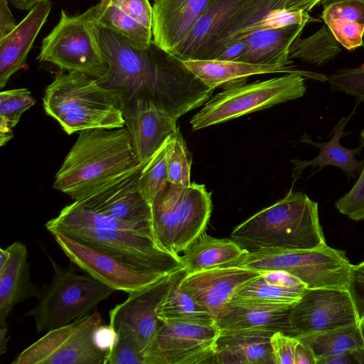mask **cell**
I'll list each match as a JSON object with an SVG mask.
<instances>
[{
	"mask_svg": "<svg viewBox=\"0 0 364 364\" xmlns=\"http://www.w3.org/2000/svg\"><path fill=\"white\" fill-rule=\"evenodd\" d=\"M359 317L348 289H306L291 307V336L301 337L358 323Z\"/></svg>",
	"mask_w": 364,
	"mask_h": 364,
	"instance_id": "13",
	"label": "cell"
},
{
	"mask_svg": "<svg viewBox=\"0 0 364 364\" xmlns=\"http://www.w3.org/2000/svg\"><path fill=\"white\" fill-rule=\"evenodd\" d=\"M363 46H364V40H363Z\"/></svg>",
	"mask_w": 364,
	"mask_h": 364,
	"instance_id": "57",
	"label": "cell"
},
{
	"mask_svg": "<svg viewBox=\"0 0 364 364\" xmlns=\"http://www.w3.org/2000/svg\"><path fill=\"white\" fill-rule=\"evenodd\" d=\"M50 233L67 228L124 230L154 236L152 221H125L90 210L77 201L65 206L45 225Z\"/></svg>",
	"mask_w": 364,
	"mask_h": 364,
	"instance_id": "28",
	"label": "cell"
},
{
	"mask_svg": "<svg viewBox=\"0 0 364 364\" xmlns=\"http://www.w3.org/2000/svg\"><path fill=\"white\" fill-rule=\"evenodd\" d=\"M355 306L360 318L364 314V262L353 264L348 285Z\"/></svg>",
	"mask_w": 364,
	"mask_h": 364,
	"instance_id": "44",
	"label": "cell"
},
{
	"mask_svg": "<svg viewBox=\"0 0 364 364\" xmlns=\"http://www.w3.org/2000/svg\"><path fill=\"white\" fill-rule=\"evenodd\" d=\"M247 50L244 40L232 42L226 46L220 52L217 59L225 61H240Z\"/></svg>",
	"mask_w": 364,
	"mask_h": 364,
	"instance_id": "47",
	"label": "cell"
},
{
	"mask_svg": "<svg viewBox=\"0 0 364 364\" xmlns=\"http://www.w3.org/2000/svg\"><path fill=\"white\" fill-rule=\"evenodd\" d=\"M327 80L333 90L353 95L358 101L364 100V64L337 70Z\"/></svg>",
	"mask_w": 364,
	"mask_h": 364,
	"instance_id": "40",
	"label": "cell"
},
{
	"mask_svg": "<svg viewBox=\"0 0 364 364\" xmlns=\"http://www.w3.org/2000/svg\"><path fill=\"white\" fill-rule=\"evenodd\" d=\"M94 31L108 66L107 73L97 80L103 87L118 91L123 105L133 98L145 97L178 120L211 97L213 89L182 60L154 41L146 49L138 50L95 21Z\"/></svg>",
	"mask_w": 364,
	"mask_h": 364,
	"instance_id": "1",
	"label": "cell"
},
{
	"mask_svg": "<svg viewBox=\"0 0 364 364\" xmlns=\"http://www.w3.org/2000/svg\"><path fill=\"white\" fill-rule=\"evenodd\" d=\"M251 0H214L173 54L182 60H203L210 48Z\"/></svg>",
	"mask_w": 364,
	"mask_h": 364,
	"instance_id": "21",
	"label": "cell"
},
{
	"mask_svg": "<svg viewBox=\"0 0 364 364\" xmlns=\"http://www.w3.org/2000/svg\"><path fill=\"white\" fill-rule=\"evenodd\" d=\"M262 275L248 283L232 299L254 304L292 307L307 289L280 286L265 280Z\"/></svg>",
	"mask_w": 364,
	"mask_h": 364,
	"instance_id": "34",
	"label": "cell"
},
{
	"mask_svg": "<svg viewBox=\"0 0 364 364\" xmlns=\"http://www.w3.org/2000/svg\"><path fill=\"white\" fill-rule=\"evenodd\" d=\"M306 23L277 29L258 30L241 40L247 50L240 61L261 65H291L289 53L292 43L301 36Z\"/></svg>",
	"mask_w": 364,
	"mask_h": 364,
	"instance_id": "27",
	"label": "cell"
},
{
	"mask_svg": "<svg viewBox=\"0 0 364 364\" xmlns=\"http://www.w3.org/2000/svg\"><path fill=\"white\" fill-rule=\"evenodd\" d=\"M214 0H156L153 7V41L173 54Z\"/></svg>",
	"mask_w": 364,
	"mask_h": 364,
	"instance_id": "20",
	"label": "cell"
},
{
	"mask_svg": "<svg viewBox=\"0 0 364 364\" xmlns=\"http://www.w3.org/2000/svg\"><path fill=\"white\" fill-rule=\"evenodd\" d=\"M291 309L232 299L215 323L220 331L257 330L291 335L289 325Z\"/></svg>",
	"mask_w": 364,
	"mask_h": 364,
	"instance_id": "25",
	"label": "cell"
},
{
	"mask_svg": "<svg viewBox=\"0 0 364 364\" xmlns=\"http://www.w3.org/2000/svg\"><path fill=\"white\" fill-rule=\"evenodd\" d=\"M340 1H343V0H322V1L321 2V4L323 5V6H327L332 3Z\"/></svg>",
	"mask_w": 364,
	"mask_h": 364,
	"instance_id": "55",
	"label": "cell"
},
{
	"mask_svg": "<svg viewBox=\"0 0 364 364\" xmlns=\"http://www.w3.org/2000/svg\"><path fill=\"white\" fill-rule=\"evenodd\" d=\"M363 262H364V260H363Z\"/></svg>",
	"mask_w": 364,
	"mask_h": 364,
	"instance_id": "60",
	"label": "cell"
},
{
	"mask_svg": "<svg viewBox=\"0 0 364 364\" xmlns=\"http://www.w3.org/2000/svg\"><path fill=\"white\" fill-rule=\"evenodd\" d=\"M140 164L125 127L84 129L56 173L53 188L77 200L121 178Z\"/></svg>",
	"mask_w": 364,
	"mask_h": 364,
	"instance_id": "2",
	"label": "cell"
},
{
	"mask_svg": "<svg viewBox=\"0 0 364 364\" xmlns=\"http://www.w3.org/2000/svg\"><path fill=\"white\" fill-rule=\"evenodd\" d=\"M7 248L9 259L0 269V326L6 324V319L16 305L31 297L38 299L41 291L31 278L26 245L16 241Z\"/></svg>",
	"mask_w": 364,
	"mask_h": 364,
	"instance_id": "23",
	"label": "cell"
},
{
	"mask_svg": "<svg viewBox=\"0 0 364 364\" xmlns=\"http://www.w3.org/2000/svg\"><path fill=\"white\" fill-rule=\"evenodd\" d=\"M176 272L164 276L144 289L129 293L124 301L109 311V326L114 330L123 326L131 331L142 355L162 325L163 322L158 317V309Z\"/></svg>",
	"mask_w": 364,
	"mask_h": 364,
	"instance_id": "15",
	"label": "cell"
},
{
	"mask_svg": "<svg viewBox=\"0 0 364 364\" xmlns=\"http://www.w3.org/2000/svg\"><path fill=\"white\" fill-rule=\"evenodd\" d=\"M9 0H0V39L12 32L18 24L9 7Z\"/></svg>",
	"mask_w": 364,
	"mask_h": 364,
	"instance_id": "46",
	"label": "cell"
},
{
	"mask_svg": "<svg viewBox=\"0 0 364 364\" xmlns=\"http://www.w3.org/2000/svg\"><path fill=\"white\" fill-rule=\"evenodd\" d=\"M348 364L364 363V348H360L349 353L323 360L321 364Z\"/></svg>",
	"mask_w": 364,
	"mask_h": 364,
	"instance_id": "48",
	"label": "cell"
},
{
	"mask_svg": "<svg viewBox=\"0 0 364 364\" xmlns=\"http://www.w3.org/2000/svg\"><path fill=\"white\" fill-rule=\"evenodd\" d=\"M15 8L21 10L28 11L33 9L36 4L39 2L38 0H9Z\"/></svg>",
	"mask_w": 364,
	"mask_h": 364,
	"instance_id": "52",
	"label": "cell"
},
{
	"mask_svg": "<svg viewBox=\"0 0 364 364\" xmlns=\"http://www.w3.org/2000/svg\"><path fill=\"white\" fill-rule=\"evenodd\" d=\"M273 333L257 330L220 331L213 364H274L270 343Z\"/></svg>",
	"mask_w": 364,
	"mask_h": 364,
	"instance_id": "26",
	"label": "cell"
},
{
	"mask_svg": "<svg viewBox=\"0 0 364 364\" xmlns=\"http://www.w3.org/2000/svg\"><path fill=\"white\" fill-rule=\"evenodd\" d=\"M52 4L42 0L9 35L0 39V88L3 89L13 74L21 69L36 36L46 23Z\"/></svg>",
	"mask_w": 364,
	"mask_h": 364,
	"instance_id": "22",
	"label": "cell"
},
{
	"mask_svg": "<svg viewBox=\"0 0 364 364\" xmlns=\"http://www.w3.org/2000/svg\"><path fill=\"white\" fill-rule=\"evenodd\" d=\"M336 207L353 220L364 219V167L353 188L336 201Z\"/></svg>",
	"mask_w": 364,
	"mask_h": 364,
	"instance_id": "41",
	"label": "cell"
},
{
	"mask_svg": "<svg viewBox=\"0 0 364 364\" xmlns=\"http://www.w3.org/2000/svg\"><path fill=\"white\" fill-rule=\"evenodd\" d=\"M360 136L363 139V141L364 142V129H363L360 132Z\"/></svg>",
	"mask_w": 364,
	"mask_h": 364,
	"instance_id": "56",
	"label": "cell"
},
{
	"mask_svg": "<svg viewBox=\"0 0 364 364\" xmlns=\"http://www.w3.org/2000/svg\"><path fill=\"white\" fill-rule=\"evenodd\" d=\"M186 67L205 85L214 90L249 76L268 73H299L304 77L326 80L325 75L296 69L291 65H261L219 60H183Z\"/></svg>",
	"mask_w": 364,
	"mask_h": 364,
	"instance_id": "24",
	"label": "cell"
},
{
	"mask_svg": "<svg viewBox=\"0 0 364 364\" xmlns=\"http://www.w3.org/2000/svg\"><path fill=\"white\" fill-rule=\"evenodd\" d=\"M10 257V252L6 247L0 249V269L3 268L7 263Z\"/></svg>",
	"mask_w": 364,
	"mask_h": 364,
	"instance_id": "53",
	"label": "cell"
},
{
	"mask_svg": "<svg viewBox=\"0 0 364 364\" xmlns=\"http://www.w3.org/2000/svg\"><path fill=\"white\" fill-rule=\"evenodd\" d=\"M294 364H316V360L311 351L300 341L296 349Z\"/></svg>",
	"mask_w": 364,
	"mask_h": 364,
	"instance_id": "50",
	"label": "cell"
},
{
	"mask_svg": "<svg viewBox=\"0 0 364 364\" xmlns=\"http://www.w3.org/2000/svg\"><path fill=\"white\" fill-rule=\"evenodd\" d=\"M104 323L95 311L50 331L21 351L11 364H106L108 352L95 341V332Z\"/></svg>",
	"mask_w": 364,
	"mask_h": 364,
	"instance_id": "10",
	"label": "cell"
},
{
	"mask_svg": "<svg viewBox=\"0 0 364 364\" xmlns=\"http://www.w3.org/2000/svg\"><path fill=\"white\" fill-rule=\"evenodd\" d=\"M46 254L53 267V279L41 291L37 304L25 314L33 318L38 333H47L93 313L115 291L87 273L78 272L72 262L63 267Z\"/></svg>",
	"mask_w": 364,
	"mask_h": 364,
	"instance_id": "5",
	"label": "cell"
},
{
	"mask_svg": "<svg viewBox=\"0 0 364 364\" xmlns=\"http://www.w3.org/2000/svg\"><path fill=\"white\" fill-rule=\"evenodd\" d=\"M162 322L143 353L146 364H213L220 333L216 323Z\"/></svg>",
	"mask_w": 364,
	"mask_h": 364,
	"instance_id": "12",
	"label": "cell"
},
{
	"mask_svg": "<svg viewBox=\"0 0 364 364\" xmlns=\"http://www.w3.org/2000/svg\"><path fill=\"white\" fill-rule=\"evenodd\" d=\"M326 26L344 48L352 50L363 46L364 0H343L323 6Z\"/></svg>",
	"mask_w": 364,
	"mask_h": 364,
	"instance_id": "30",
	"label": "cell"
},
{
	"mask_svg": "<svg viewBox=\"0 0 364 364\" xmlns=\"http://www.w3.org/2000/svg\"><path fill=\"white\" fill-rule=\"evenodd\" d=\"M9 338L10 336L7 324L0 326V355H3L6 352Z\"/></svg>",
	"mask_w": 364,
	"mask_h": 364,
	"instance_id": "51",
	"label": "cell"
},
{
	"mask_svg": "<svg viewBox=\"0 0 364 364\" xmlns=\"http://www.w3.org/2000/svg\"><path fill=\"white\" fill-rule=\"evenodd\" d=\"M262 274L241 267H220L185 274L181 286L216 321L234 296Z\"/></svg>",
	"mask_w": 364,
	"mask_h": 364,
	"instance_id": "16",
	"label": "cell"
},
{
	"mask_svg": "<svg viewBox=\"0 0 364 364\" xmlns=\"http://www.w3.org/2000/svg\"><path fill=\"white\" fill-rule=\"evenodd\" d=\"M350 117H342L333 129V136L328 142L318 143L306 138L304 141L320 149L318 155L309 161H294L296 178L299 176L302 171L309 166L313 168L319 166L321 169L327 165L336 166L343 169L349 176L355 177L357 172L361 173L364 167V161L355 159V154L362 150L364 142L355 149H346L340 144V139L347 134L343 129Z\"/></svg>",
	"mask_w": 364,
	"mask_h": 364,
	"instance_id": "31",
	"label": "cell"
},
{
	"mask_svg": "<svg viewBox=\"0 0 364 364\" xmlns=\"http://www.w3.org/2000/svg\"><path fill=\"white\" fill-rule=\"evenodd\" d=\"M94 338L100 348L109 352L116 341L117 333L109 324L103 323L95 331Z\"/></svg>",
	"mask_w": 364,
	"mask_h": 364,
	"instance_id": "45",
	"label": "cell"
},
{
	"mask_svg": "<svg viewBox=\"0 0 364 364\" xmlns=\"http://www.w3.org/2000/svg\"><path fill=\"white\" fill-rule=\"evenodd\" d=\"M43 105L69 135L88 129L125 127L120 93L82 73H56L45 90Z\"/></svg>",
	"mask_w": 364,
	"mask_h": 364,
	"instance_id": "4",
	"label": "cell"
},
{
	"mask_svg": "<svg viewBox=\"0 0 364 364\" xmlns=\"http://www.w3.org/2000/svg\"><path fill=\"white\" fill-rule=\"evenodd\" d=\"M154 1H156V0H154Z\"/></svg>",
	"mask_w": 364,
	"mask_h": 364,
	"instance_id": "59",
	"label": "cell"
},
{
	"mask_svg": "<svg viewBox=\"0 0 364 364\" xmlns=\"http://www.w3.org/2000/svg\"><path fill=\"white\" fill-rule=\"evenodd\" d=\"M358 326L364 341V314L360 318H359Z\"/></svg>",
	"mask_w": 364,
	"mask_h": 364,
	"instance_id": "54",
	"label": "cell"
},
{
	"mask_svg": "<svg viewBox=\"0 0 364 364\" xmlns=\"http://www.w3.org/2000/svg\"><path fill=\"white\" fill-rule=\"evenodd\" d=\"M184 269L176 272L171 287L158 309L161 321L213 324L215 320L181 286Z\"/></svg>",
	"mask_w": 364,
	"mask_h": 364,
	"instance_id": "33",
	"label": "cell"
},
{
	"mask_svg": "<svg viewBox=\"0 0 364 364\" xmlns=\"http://www.w3.org/2000/svg\"><path fill=\"white\" fill-rule=\"evenodd\" d=\"M125 127L140 164L150 158L178 128L177 119L154 101L137 97L124 103Z\"/></svg>",
	"mask_w": 364,
	"mask_h": 364,
	"instance_id": "17",
	"label": "cell"
},
{
	"mask_svg": "<svg viewBox=\"0 0 364 364\" xmlns=\"http://www.w3.org/2000/svg\"><path fill=\"white\" fill-rule=\"evenodd\" d=\"M231 239L247 251L311 250L326 245L318 203L290 191L234 228Z\"/></svg>",
	"mask_w": 364,
	"mask_h": 364,
	"instance_id": "3",
	"label": "cell"
},
{
	"mask_svg": "<svg viewBox=\"0 0 364 364\" xmlns=\"http://www.w3.org/2000/svg\"><path fill=\"white\" fill-rule=\"evenodd\" d=\"M338 42L327 26L309 37L301 36L292 43L289 53V60L299 59L302 61L322 65L335 58L341 49Z\"/></svg>",
	"mask_w": 364,
	"mask_h": 364,
	"instance_id": "35",
	"label": "cell"
},
{
	"mask_svg": "<svg viewBox=\"0 0 364 364\" xmlns=\"http://www.w3.org/2000/svg\"><path fill=\"white\" fill-rule=\"evenodd\" d=\"M322 0H284L282 9L309 11Z\"/></svg>",
	"mask_w": 364,
	"mask_h": 364,
	"instance_id": "49",
	"label": "cell"
},
{
	"mask_svg": "<svg viewBox=\"0 0 364 364\" xmlns=\"http://www.w3.org/2000/svg\"><path fill=\"white\" fill-rule=\"evenodd\" d=\"M39 1H42V0H38Z\"/></svg>",
	"mask_w": 364,
	"mask_h": 364,
	"instance_id": "58",
	"label": "cell"
},
{
	"mask_svg": "<svg viewBox=\"0 0 364 364\" xmlns=\"http://www.w3.org/2000/svg\"><path fill=\"white\" fill-rule=\"evenodd\" d=\"M191 157L179 129L168 139L167 172L168 182L188 186L191 184Z\"/></svg>",
	"mask_w": 364,
	"mask_h": 364,
	"instance_id": "38",
	"label": "cell"
},
{
	"mask_svg": "<svg viewBox=\"0 0 364 364\" xmlns=\"http://www.w3.org/2000/svg\"><path fill=\"white\" fill-rule=\"evenodd\" d=\"M141 164L133 171L75 201L95 212L125 221H152L151 205L138 188Z\"/></svg>",
	"mask_w": 364,
	"mask_h": 364,
	"instance_id": "19",
	"label": "cell"
},
{
	"mask_svg": "<svg viewBox=\"0 0 364 364\" xmlns=\"http://www.w3.org/2000/svg\"><path fill=\"white\" fill-rule=\"evenodd\" d=\"M93 6L77 16L61 10L58 24L43 39L37 59L60 69L102 77L108 66L94 31Z\"/></svg>",
	"mask_w": 364,
	"mask_h": 364,
	"instance_id": "9",
	"label": "cell"
},
{
	"mask_svg": "<svg viewBox=\"0 0 364 364\" xmlns=\"http://www.w3.org/2000/svg\"><path fill=\"white\" fill-rule=\"evenodd\" d=\"M296 338L310 349L316 364L364 348L358 323Z\"/></svg>",
	"mask_w": 364,
	"mask_h": 364,
	"instance_id": "32",
	"label": "cell"
},
{
	"mask_svg": "<svg viewBox=\"0 0 364 364\" xmlns=\"http://www.w3.org/2000/svg\"><path fill=\"white\" fill-rule=\"evenodd\" d=\"M93 18L136 49H146L153 41V7L149 0H100L93 6Z\"/></svg>",
	"mask_w": 364,
	"mask_h": 364,
	"instance_id": "18",
	"label": "cell"
},
{
	"mask_svg": "<svg viewBox=\"0 0 364 364\" xmlns=\"http://www.w3.org/2000/svg\"><path fill=\"white\" fill-rule=\"evenodd\" d=\"M312 21L307 11L277 9L271 11L256 26L255 31L277 29Z\"/></svg>",
	"mask_w": 364,
	"mask_h": 364,
	"instance_id": "42",
	"label": "cell"
},
{
	"mask_svg": "<svg viewBox=\"0 0 364 364\" xmlns=\"http://www.w3.org/2000/svg\"><path fill=\"white\" fill-rule=\"evenodd\" d=\"M55 242L74 264L115 291H139L168 274L141 270L60 232L52 233Z\"/></svg>",
	"mask_w": 364,
	"mask_h": 364,
	"instance_id": "14",
	"label": "cell"
},
{
	"mask_svg": "<svg viewBox=\"0 0 364 364\" xmlns=\"http://www.w3.org/2000/svg\"><path fill=\"white\" fill-rule=\"evenodd\" d=\"M168 139L150 158L141 164L139 171L138 188L151 205L168 183L167 172Z\"/></svg>",
	"mask_w": 364,
	"mask_h": 364,
	"instance_id": "37",
	"label": "cell"
},
{
	"mask_svg": "<svg viewBox=\"0 0 364 364\" xmlns=\"http://www.w3.org/2000/svg\"><path fill=\"white\" fill-rule=\"evenodd\" d=\"M299 342L296 336L282 332L274 333L270 338L274 364H294Z\"/></svg>",
	"mask_w": 364,
	"mask_h": 364,
	"instance_id": "43",
	"label": "cell"
},
{
	"mask_svg": "<svg viewBox=\"0 0 364 364\" xmlns=\"http://www.w3.org/2000/svg\"><path fill=\"white\" fill-rule=\"evenodd\" d=\"M155 239L166 252L180 256L203 232L212 211L210 193L203 184L168 182L151 204Z\"/></svg>",
	"mask_w": 364,
	"mask_h": 364,
	"instance_id": "6",
	"label": "cell"
},
{
	"mask_svg": "<svg viewBox=\"0 0 364 364\" xmlns=\"http://www.w3.org/2000/svg\"><path fill=\"white\" fill-rule=\"evenodd\" d=\"M246 79V78H245ZM241 79L225 85L190 120L193 130L237 118L304 96V76L299 73L245 83Z\"/></svg>",
	"mask_w": 364,
	"mask_h": 364,
	"instance_id": "8",
	"label": "cell"
},
{
	"mask_svg": "<svg viewBox=\"0 0 364 364\" xmlns=\"http://www.w3.org/2000/svg\"><path fill=\"white\" fill-rule=\"evenodd\" d=\"M36 103L26 88H16L0 92V145L2 146L13 136L23 113Z\"/></svg>",
	"mask_w": 364,
	"mask_h": 364,
	"instance_id": "36",
	"label": "cell"
},
{
	"mask_svg": "<svg viewBox=\"0 0 364 364\" xmlns=\"http://www.w3.org/2000/svg\"><path fill=\"white\" fill-rule=\"evenodd\" d=\"M228 266L261 272L284 271L298 278L307 289L348 290L353 264L344 251L326 245L304 250L261 249L247 251L226 267Z\"/></svg>",
	"mask_w": 364,
	"mask_h": 364,
	"instance_id": "7",
	"label": "cell"
},
{
	"mask_svg": "<svg viewBox=\"0 0 364 364\" xmlns=\"http://www.w3.org/2000/svg\"><path fill=\"white\" fill-rule=\"evenodd\" d=\"M114 331L116 341L107 353L106 364H146L138 350L134 335L122 326L115 328Z\"/></svg>",
	"mask_w": 364,
	"mask_h": 364,
	"instance_id": "39",
	"label": "cell"
},
{
	"mask_svg": "<svg viewBox=\"0 0 364 364\" xmlns=\"http://www.w3.org/2000/svg\"><path fill=\"white\" fill-rule=\"evenodd\" d=\"M55 232H60L141 270L171 274L183 269L180 256L164 250L154 237L129 231L86 228H67Z\"/></svg>",
	"mask_w": 364,
	"mask_h": 364,
	"instance_id": "11",
	"label": "cell"
},
{
	"mask_svg": "<svg viewBox=\"0 0 364 364\" xmlns=\"http://www.w3.org/2000/svg\"><path fill=\"white\" fill-rule=\"evenodd\" d=\"M247 252L233 240L219 239L203 232L180 255L186 274L225 267Z\"/></svg>",
	"mask_w": 364,
	"mask_h": 364,
	"instance_id": "29",
	"label": "cell"
}]
</instances>
